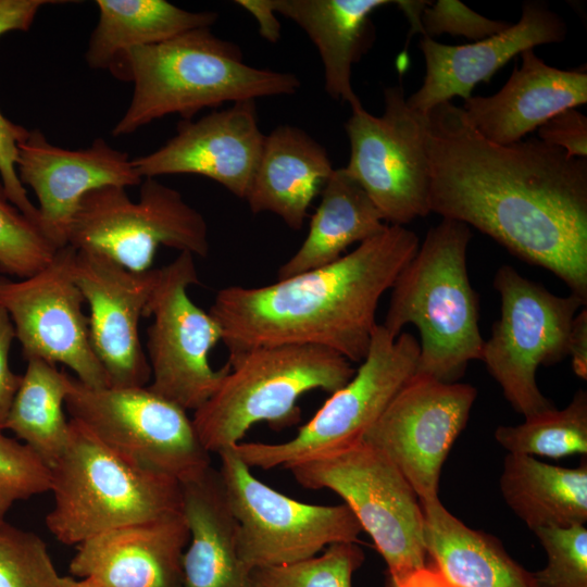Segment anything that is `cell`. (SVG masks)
I'll return each mask as SVG.
<instances>
[{"label": "cell", "instance_id": "31", "mask_svg": "<svg viewBox=\"0 0 587 587\" xmlns=\"http://www.w3.org/2000/svg\"><path fill=\"white\" fill-rule=\"evenodd\" d=\"M508 453L561 458L587 453V391L578 389L564 409L555 407L495 430Z\"/></svg>", "mask_w": 587, "mask_h": 587}, {"label": "cell", "instance_id": "44", "mask_svg": "<svg viewBox=\"0 0 587 587\" xmlns=\"http://www.w3.org/2000/svg\"><path fill=\"white\" fill-rule=\"evenodd\" d=\"M385 587H460L450 582L435 564L425 565L403 580L387 576Z\"/></svg>", "mask_w": 587, "mask_h": 587}, {"label": "cell", "instance_id": "20", "mask_svg": "<svg viewBox=\"0 0 587 587\" xmlns=\"http://www.w3.org/2000/svg\"><path fill=\"white\" fill-rule=\"evenodd\" d=\"M566 32L564 20L547 4L528 1L523 4L517 23L485 39L449 46L424 36L420 48L425 77L422 86L405 99L407 104L424 114L455 96L467 100L478 83L489 82L513 57L539 45L562 41Z\"/></svg>", "mask_w": 587, "mask_h": 587}, {"label": "cell", "instance_id": "8", "mask_svg": "<svg viewBox=\"0 0 587 587\" xmlns=\"http://www.w3.org/2000/svg\"><path fill=\"white\" fill-rule=\"evenodd\" d=\"M65 409L117 454L180 484L211 467L187 411L149 387H90L70 375Z\"/></svg>", "mask_w": 587, "mask_h": 587}, {"label": "cell", "instance_id": "4", "mask_svg": "<svg viewBox=\"0 0 587 587\" xmlns=\"http://www.w3.org/2000/svg\"><path fill=\"white\" fill-rule=\"evenodd\" d=\"M472 234L461 222L442 218L397 276L382 324L396 338L407 324L421 336L416 374L446 383L461 378L480 360L479 299L466 266Z\"/></svg>", "mask_w": 587, "mask_h": 587}, {"label": "cell", "instance_id": "33", "mask_svg": "<svg viewBox=\"0 0 587 587\" xmlns=\"http://www.w3.org/2000/svg\"><path fill=\"white\" fill-rule=\"evenodd\" d=\"M59 249L10 201L0 182V272L30 277L46 267Z\"/></svg>", "mask_w": 587, "mask_h": 587}, {"label": "cell", "instance_id": "25", "mask_svg": "<svg viewBox=\"0 0 587 587\" xmlns=\"http://www.w3.org/2000/svg\"><path fill=\"white\" fill-rule=\"evenodd\" d=\"M387 0H271V5L299 25L315 45L326 92L351 109L362 105L351 85L352 65L372 40L371 14Z\"/></svg>", "mask_w": 587, "mask_h": 587}, {"label": "cell", "instance_id": "7", "mask_svg": "<svg viewBox=\"0 0 587 587\" xmlns=\"http://www.w3.org/2000/svg\"><path fill=\"white\" fill-rule=\"evenodd\" d=\"M420 344L407 332L391 337L382 324L352 378L283 442H239L230 447L250 467L272 470L335 455L364 440L388 403L414 375Z\"/></svg>", "mask_w": 587, "mask_h": 587}, {"label": "cell", "instance_id": "30", "mask_svg": "<svg viewBox=\"0 0 587 587\" xmlns=\"http://www.w3.org/2000/svg\"><path fill=\"white\" fill-rule=\"evenodd\" d=\"M70 374L40 359L27 360L25 373L10 408L9 429L51 469L70 439L64 408Z\"/></svg>", "mask_w": 587, "mask_h": 587}, {"label": "cell", "instance_id": "32", "mask_svg": "<svg viewBox=\"0 0 587 587\" xmlns=\"http://www.w3.org/2000/svg\"><path fill=\"white\" fill-rule=\"evenodd\" d=\"M363 561L364 552L357 542L334 544L303 561L253 570L251 583L252 587H351L353 573Z\"/></svg>", "mask_w": 587, "mask_h": 587}, {"label": "cell", "instance_id": "6", "mask_svg": "<svg viewBox=\"0 0 587 587\" xmlns=\"http://www.w3.org/2000/svg\"><path fill=\"white\" fill-rule=\"evenodd\" d=\"M229 372L196 411V433L218 454L243 438L254 424L279 429L300 421L298 399L310 390L329 394L354 375L351 362L321 346L284 344L258 347L228 358Z\"/></svg>", "mask_w": 587, "mask_h": 587}, {"label": "cell", "instance_id": "26", "mask_svg": "<svg viewBox=\"0 0 587 587\" xmlns=\"http://www.w3.org/2000/svg\"><path fill=\"white\" fill-rule=\"evenodd\" d=\"M426 553L460 587H538L494 536L466 526L439 498L420 500Z\"/></svg>", "mask_w": 587, "mask_h": 587}, {"label": "cell", "instance_id": "41", "mask_svg": "<svg viewBox=\"0 0 587 587\" xmlns=\"http://www.w3.org/2000/svg\"><path fill=\"white\" fill-rule=\"evenodd\" d=\"M55 0H0V37L10 32H27L39 10Z\"/></svg>", "mask_w": 587, "mask_h": 587}, {"label": "cell", "instance_id": "16", "mask_svg": "<svg viewBox=\"0 0 587 587\" xmlns=\"http://www.w3.org/2000/svg\"><path fill=\"white\" fill-rule=\"evenodd\" d=\"M474 386L416 374L388 403L364 440L403 474L420 500L438 497L442 464L464 429Z\"/></svg>", "mask_w": 587, "mask_h": 587}, {"label": "cell", "instance_id": "42", "mask_svg": "<svg viewBox=\"0 0 587 587\" xmlns=\"http://www.w3.org/2000/svg\"><path fill=\"white\" fill-rule=\"evenodd\" d=\"M569 357L572 369L582 379H587V310L583 307L574 316L569 336Z\"/></svg>", "mask_w": 587, "mask_h": 587}, {"label": "cell", "instance_id": "11", "mask_svg": "<svg viewBox=\"0 0 587 587\" xmlns=\"http://www.w3.org/2000/svg\"><path fill=\"white\" fill-rule=\"evenodd\" d=\"M134 202L120 186L88 192L73 218L67 245L101 253L132 272L152 268L160 246L205 258L208 225L176 189L157 178L142 179Z\"/></svg>", "mask_w": 587, "mask_h": 587}, {"label": "cell", "instance_id": "17", "mask_svg": "<svg viewBox=\"0 0 587 587\" xmlns=\"http://www.w3.org/2000/svg\"><path fill=\"white\" fill-rule=\"evenodd\" d=\"M72 276L89 305L90 341L109 386H146L151 372L139 321L145 317L158 268L132 272L101 253L76 250Z\"/></svg>", "mask_w": 587, "mask_h": 587}, {"label": "cell", "instance_id": "9", "mask_svg": "<svg viewBox=\"0 0 587 587\" xmlns=\"http://www.w3.org/2000/svg\"><path fill=\"white\" fill-rule=\"evenodd\" d=\"M308 489H329L344 499L400 582L426 565L420 499L398 467L362 441L341 453L288 466Z\"/></svg>", "mask_w": 587, "mask_h": 587}, {"label": "cell", "instance_id": "2", "mask_svg": "<svg viewBox=\"0 0 587 587\" xmlns=\"http://www.w3.org/2000/svg\"><path fill=\"white\" fill-rule=\"evenodd\" d=\"M420 246L404 226L387 225L338 260L261 287L228 286L209 310L228 358L284 344L328 348L361 363L382 296Z\"/></svg>", "mask_w": 587, "mask_h": 587}, {"label": "cell", "instance_id": "15", "mask_svg": "<svg viewBox=\"0 0 587 587\" xmlns=\"http://www.w3.org/2000/svg\"><path fill=\"white\" fill-rule=\"evenodd\" d=\"M76 250L62 247L35 275L21 280L0 276V305L10 315L24 359L67 366L90 387L109 386L90 341L85 299L72 276Z\"/></svg>", "mask_w": 587, "mask_h": 587}, {"label": "cell", "instance_id": "19", "mask_svg": "<svg viewBox=\"0 0 587 587\" xmlns=\"http://www.w3.org/2000/svg\"><path fill=\"white\" fill-rule=\"evenodd\" d=\"M264 141L254 100L239 101L197 121L183 120L176 134L162 147L132 162L142 179L196 174L246 199Z\"/></svg>", "mask_w": 587, "mask_h": 587}, {"label": "cell", "instance_id": "12", "mask_svg": "<svg viewBox=\"0 0 587 587\" xmlns=\"http://www.w3.org/2000/svg\"><path fill=\"white\" fill-rule=\"evenodd\" d=\"M218 457L238 555L249 571L296 563L330 545L358 541L362 527L347 504L291 499L259 480L232 448Z\"/></svg>", "mask_w": 587, "mask_h": 587}, {"label": "cell", "instance_id": "24", "mask_svg": "<svg viewBox=\"0 0 587 587\" xmlns=\"http://www.w3.org/2000/svg\"><path fill=\"white\" fill-rule=\"evenodd\" d=\"M189 541L182 559V587H252L251 571L236 546V522L218 471L182 484Z\"/></svg>", "mask_w": 587, "mask_h": 587}, {"label": "cell", "instance_id": "23", "mask_svg": "<svg viewBox=\"0 0 587 587\" xmlns=\"http://www.w3.org/2000/svg\"><path fill=\"white\" fill-rule=\"evenodd\" d=\"M334 170L321 143L296 126L280 125L265 136L246 200L252 213H274L299 230Z\"/></svg>", "mask_w": 587, "mask_h": 587}, {"label": "cell", "instance_id": "28", "mask_svg": "<svg viewBox=\"0 0 587 587\" xmlns=\"http://www.w3.org/2000/svg\"><path fill=\"white\" fill-rule=\"evenodd\" d=\"M98 23L85 53L91 68L111 72L132 49L163 42L217 20L211 11H186L165 0H97Z\"/></svg>", "mask_w": 587, "mask_h": 587}, {"label": "cell", "instance_id": "37", "mask_svg": "<svg viewBox=\"0 0 587 587\" xmlns=\"http://www.w3.org/2000/svg\"><path fill=\"white\" fill-rule=\"evenodd\" d=\"M510 25L504 21L487 18L455 0L428 2L421 14L422 34L430 38L450 34L477 41L496 35Z\"/></svg>", "mask_w": 587, "mask_h": 587}, {"label": "cell", "instance_id": "45", "mask_svg": "<svg viewBox=\"0 0 587 587\" xmlns=\"http://www.w3.org/2000/svg\"><path fill=\"white\" fill-rule=\"evenodd\" d=\"M62 587H98V586H96L93 583L87 579L76 578L73 576H63Z\"/></svg>", "mask_w": 587, "mask_h": 587}, {"label": "cell", "instance_id": "35", "mask_svg": "<svg viewBox=\"0 0 587 587\" xmlns=\"http://www.w3.org/2000/svg\"><path fill=\"white\" fill-rule=\"evenodd\" d=\"M547 554V564L533 573L538 587H587V529L539 527L534 530Z\"/></svg>", "mask_w": 587, "mask_h": 587}, {"label": "cell", "instance_id": "10", "mask_svg": "<svg viewBox=\"0 0 587 587\" xmlns=\"http://www.w3.org/2000/svg\"><path fill=\"white\" fill-rule=\"evenodd\" d=\"M494 287L500 317L484 341L480 361L512 408L528 417L554 407L540 391L536 371L569 357L573 319L587 302L571 292L557 296L508 264L497 270Z\"/></svg>", "mask_w": 587, "mask_h": 587}, {"label": "cell", "instance_id": "43", "mask_svg": "<svg viewBox=\"0 0 587 587\" xmlns=\"http://www.w3.org/2000/svg\"><path fill=\"white\" fill-rule=\"evenodd\" d=\"M238 5L247 10L257 20L260 35L270 42H277L280 37V24L271 0H237Z\"/></svg>", "mask_w": 587, "mask_h": 587}, {"label": "cell", "instance_id": "18", "mask_svg": "<svg viewBox=\"0 0 587 587\" xmlns=\"http://www.w3.org/2000/svg\"><path fill=\"white\" fill-rule=\"evenodd\" d=\"M16 172L22 185L36 195L40 227L58 248L67 246L73 218L88 192L142 182L128 153L103 138L88 148L70 150L52 145L37 128L18 145Z\"/></svg>", "mask_w": 587, "mask_h": 587}, {"label": "cell", "instance_id": "3", "mask_svg": "<svg viewBox=\"0 0 587 587\" xmlns=\"http://www.w3.org/2000/svg\"><path fill=\"white\" fill-rule=\"evenodd\" d=\"M112 73L134 84L129 105L113 127V137L130 135L168 114L191 120L205 108L292 95L301 86L292 73L248 65L238 46L207 27L132 49Z\"/></svg>", "mask_w": 587, "mask_h": 587}, {"label": "cell", "instance_id": "21", "mask_svg": "<svg viewBox=\"0 0 587 587\" xmlns=\"http://www.w3.org/2000/svg\"><path fill=\"white\" fill-rule=\"evenodd\" d=\"M184 513L134 523L76 546L70 573L98 587H182Z\"/></svg>", "mask_w": 587, "mask_h": 587}, {"label": "cell", "instance_id": "13", "mask_svg": "<svg viewBox=\"0 0 587 587\" xmlns=\"http://www.w3.org/2000/svg\"><path fill=\"white\" fill-rule=\"evenodd\" d=\"M193 254L179 252L158 268V278L145 310L153 321L147 330L151 389L184 410L196 411L220 387L230 370L210 365L209 353L222 340L218 323L189 298L199 285Z\"/></svg>", "mask_w": 587, "mask_h": 587}, {"label": "cell", "instance_id": "22", "mask_svg": "<svg viewBox=\"0 0 587 587\" xmlns=\"http://www.w3.org/2000/svg\"><path fill=\"white\" fill-rule=\"evenodd\" d=\"M504 86L488 97H470L462 107L471 126L485 139L510 145L553 115L587 101V73L548 65L534 49L521 54Z\"/></svg>", "mask_w": 587, "mask_h": 587}, {"label": "cell", "instance_id": "40", "mask_svg": "<svg viewBox=\"0 0 587 587\" xmlns=\"http://www.w3.org/2000/svg\"><path fill=\"white\" fill-rule=\"evenodd\" d=\"M15 329L7 310L0 305V430L4 424L22 382V375L15 374L9 364V353Z\"/></svg>", "mask_w": 587, "mask_h": 587}, {"label": "cell", "instance_id": "34", "mask_svg": "<svg viewBox=\"0 0 587 587\" xmlns=\"http://www.w3.org/2000/svg\"><path fill=\"white\" fill-rule=\"evenodd\" d=\"M46 542L0 516V587H62Z\"/></svg>", "mask_w": 587, "mask_h": 587}, {"label": "cell", "instance_id": "1", "mask_svg": "<svg viewBox=\"0 0 587 587\" xmlns=\"http://www.w3.org/2000/svg\"><path fill=\"white\" fill-rule=\"evenodd\" d=\"M429 209L558 276L587 302V160L485 139L451 101L423 114Z\"/></svg>", "mask_w": 587, "mask_h": 587}, {"label": "cell", "instance_id": "39", "mask_svg": "<svg viewBox=\"0 0 587 587\" xmlns=\"http://www.w3.org/2000/svg\"><path fill=\"white\" fill-rule=\"evenodd\" d=\"M539 139L573 158L587 155V117L576 108L559 112L538 127Z\"/></svg>", "mask_w": 587, "mask_h": 587}, {"label": "cell", "instance_id": "29", "mask_svg": "<svg viewBox=\"0 0 587 587\" xmlns=\"http://www.w3.org/2000/svg\"><path fill=\"white\" fill-rule=\"evenodd\" d=\"M505 503L533 532L587 521V464L560 467L532 455L508 453L500 476Z\"/></svg>", "mask_w": 587, "mask_h": 587}, {"label": "cell", "instance_id": "5", "mask_svg": "<svg viewBox=\"0 0 587 587\" xmlns=\"http://www.w3.org/2000/svg\"><path fill=\"white\" fill-rule=\"evenodd\" d=\"M50 472L46 525L64 545L183 512L177 479L132 463L71 419L68 444Z\"/></svg>", "mask_w": 587, "mask_h": 587}, {"label": "cell", "instance_id": "36", "mask_svg": "<svg viewBox=\"0 0 587 587\" xmlns=\"http://www.w3.org/2000/svg\"><path fill=\"white\" fill-rule=\"evenodd\" d=\"M50 469L30 448L0 430V516L22 500L50 490Z\"/></svg>", "mask_w": 587, "mask_h": 587}, {"label": "cell", "instance_id": "27", "mask_svg": "<svg viewBox=\"0 0 587 587\" xmlns=\"http://www.w3.org/2000/svg\"><path fill=\"white\" fill-rule=\"evenodd\" d=\"M377 208L363 188L346 172L334 170L322 189L308 235L277 271V280L324 265L340 257L351 245L361 243L386 228Z\"/></svg>", "mask_w": 587, "mask_h": 587}, {"label": "cell", "instance_id": "38", "mask_svg": "<svg viewBox=\"0 0 587 587\" xmlns=\"http://www.w3.org/2000/svg\"><path fill=\"white\" fill-rule=\"evenodd\" d=\"M29 130L7 118L0 111V178L10 201L28 218L40 227L39 212L27 197L26 189L18 179L16 161L18 145ZM41 228V227H40Z\"/></svg>", "mask_w": 587, "mask_h": 587}, {"label": "cell", "instance_id": "14", "mask_svg": "<svg viewBox=\"0 0 587 587\" xmlns=\"http://www.w3.org/2000/svg\"><path fill=\"white\" fill-rule=\"evenodd\" d=\"M384 100L380 116L363 105L351 109L345 125L350 142L345 170L386 224L404 226L430 213L424 117L409 108L401 85L385 89Z\"/></svg>", "mask_w": 587, "mask_h": 587}]
</instances>
